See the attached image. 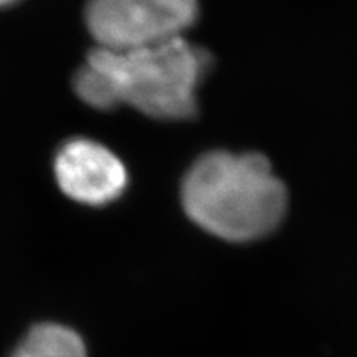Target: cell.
I'll return each instance as SVG.
<instances>
[{"label": "cell", "instance_id": "8992f818", "mask_svg": "<svg viewBox=\"0 0 357 357\" xmlns=\"http://www.w3.org/2000/svg\"><path fill=\"white\" fill-rule=\"evenodd\" d=\"M17 2V0H0V7H6V6H10V3Z\"/></svg>", "mask_w": 357, "mask_h": 357}, {"label": "cell", "instance_id": "3957f363", "mask_svg": "<svg viewBox=\"0 0 357 357\" xmlns=\"http://www.w3.org/2000/svg\"><path fill=\"white\" fill-rule=\"evenodd\" d=\"M197 13V0H88L84 24L98 48L128 50L182 38Z\"/></svg>", "mask_w": 357, "mask_h": 357}, {"label": "cell", "instance_id": "5b68a950", "mask_svg": "<svg viewBox=\"0 0 357 357\" xmlns=\"http://www.w3.org/2000/svg\"><path fill=\"white\" fill-rule=\"evenodd\" d=\"M10 357H88L78 333L56 323L33 326Z\"/></svg>", "mask_w": 357, "mask_h": 357}, {"label": "cell", "instance_id": "277c9868", "mask_svg": "<svg viewBox=\"0 0 357 357\" xmlns=\"http://www.w3.org/2000/svg\"><path fill=\"white\" fill-rule=\"evenodd\" d=\"M56 184L75 202L101 207L119 199L128 187L123 160L108 147L86 137H73L53 160Z\"/></svg>", "mask_w": 357, "mask_h": 357}, {"label": "cell", "instance_id": "7a4b0ae2", "mask_svg": "<svg viewBox=\"0 0 357 357\" xmlns=\"http://www.w3.org/2000/svg\"><path fill=\"white\" fill-rule=\"evenodd\" d=\"M184 211L195 225L227 242H253L283 220L288 194L266 158L213 151L185 174Z\"/></svg>", "mask_w": 357, "mask_h": 357}, {"label": "cell", "instance_id": "6da1fadb", "mask_svg": "<svg viewBox=\"0 0 357 357\" xmlns=\"http://www.w3.org/2000/svg\"><path fill=\"white\" fill-rule=\"evenodd\" d=\"M211 58L185 37L128 50L93 48L73 77L79 100L96 109L129 106L162 121L197 113V91Z\"/></svg>", "mask_w": 357, "mask_h": 357}]
</instances>
